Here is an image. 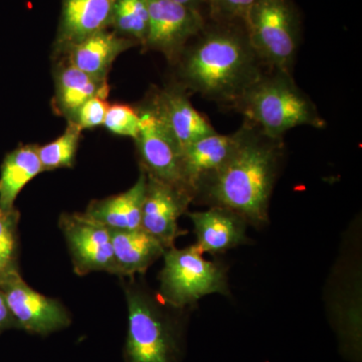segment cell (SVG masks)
I'll return each instance as SVG.
<instances>
[{"mask_svg":"<svg viewBox=\"0 0 362 362\" xmlns=\"http://www.w3.org/2000/svg\"><path fill=\"white\" fill-rule=\"evenodd\" d=\"M246 134V125L233 134L214 132L190 144L181 153L185 185L192 197L201 192L230 161Z\"/></svg>","mask_w":362,"mask_h":362,"instance_id":"11","label":"cell"},{"mask_svg":"<svg viewBox=\"0 0 362 362\" xmlns=\"http://www.w3.org/2000/svg\"><path fill=\"white\" fill-rule=\"evenodd\" d=\"M0 291L20 329L47 335L70 325L71 317L65 307L30 288L18 272L0 282Z\"/></svg>","mask_w":362,"mask_h":362,"instance_id":"8","label":"cell"},{"mask_svg":"<svg viewBox=\"0 0 362 362\" xmlns=\"http://www.w3.org/2000/svg\"><path fill=\"white\" fill-rule=\"evenodd\" d=\"M245 125L246 134L235 156L199 194L211 206L230 209L250 225L262 226L268 221L283 143L247 121Z\"/></svg>","mask_w":362,"mask_h":362,"instance_id":"2","label":"cell"},{"mask_svg":"<svg viewBox=\"0 0 362 362\" xmlns=\"http://www.w3.org/2000/svg\"><path fill=\"white\" fill-rule=\"evenodd\" d=\"M233 107L271 139H282L298 126H326L315 104L295 84L291 74L284 71L264 74Z\"/></svg>","mask_w":362,"mask_h":362,"instance_id":"3","label":"cell"},{"mask_svg":"<svg viewBox=\"0 0 362 362\" xmlns=\"http://www.w3.org/2000/svg\"><path fill=\"white\" fill-rule=\"evenodd\" d=\"M250 45L264 65L291 74L299 47V28L288 0H255L243 21Z\"/></svg>","mask_w":362,"mask_h":362,"instance_id":"4","label":"cell"},{"mask_svg":"<svg viewBox=\"0 0 362 362\" xmlns=\"http://www.w3.org/2000/svg\"><path fill=\"white\" fill-rule=\"evenodd\" d=\"M149 13L148 33L144 47L180 58L192 37L204 30V18L199 9L173 0H146Z\"/></svg>","mask_w":362,"mask_h":362,"instance_id":"9","label":"cell"},{"mask_svg":"<svg viewBox=\"0 0 362 362\" xmlns=\"http://www.w3.org/2000/svg\"><path fill=\"white\" fill-rule=\"evenodd\" d=\"M82 129L73 121L59 138L44 146H39L40 163L45 170L71 168L80 142Z\"/></svg>","mask_w":362,"mask_h":362,"instance_id":"22","label":"cell"},{"mask_svg":"<svg viewBox=\"0 0 362 362\" xmlns=\"http://www.w3.org/2000/svg\"><path fill=\"white\" fill-rule=\"evenodd\" d=\"M147 175L144 170L134 185L123 194L103 201L93 202L86 216L110 230H136L141 228L142 207L146 194Z\"/></svg>","mask_w":362,"mask_h":362,"instance_id":"17","label":"cell"},{"mask_svg":"<svg viewBox=\"0 0 362 362\" xmlns=\"http://www.w3.org/2000/svg\"><path fill=\"white\" fill-rule=\"evenodd\" d=\"M107 80L93 77L68 64L57 77V106L59 112L73 118L85 102L97 95L108 97Z\"/></svg>","mask_w":362,"mask_h":362,"instance_id":"20","label":"cell"},{"mask_svg":"<svg viewBox=\"0 0 362 362\" xmlns=\"http://www.w3.org/2000/svg\"><path fill=\"white\" fill-rule=\"evenodd\" d=\"M139 112L125 104L109 106L103 126L113 134L136 139L139 134Z\"/></svg>","mask_w":362,"mask_h":362,"instance_id":"24","label":"cell"},{"mask_svg":"<svg viewBox=\"0 0 362 362\" xmlns=\"http://www.w3.org/2000/svg\"><path fill=\"white\" fill-rule=\"evenodd\" d=\"M59 226L78 275L94 271L115 274L110 228L85 214L62 216Z\"/></svg>","mask_w":362,"mask_h":362,"instance_id":"10","label":"cell"},{"mask_svg":"<svg viewBox=\"0 0 362 362\" xmlns=\"http://www.w3.org/2000/svg\"><path fill=\"white\" fill-rule=\"evenodd\" d=\"M115 275L133 276L147 271L163 256L165 247L143 228L111 230Z\"/></svg>","mask_w":362,"mask_h":362,"instance_id":"18","label":"cell"},{"mask_svg":"<svg viewBox=\"0 0 362 362\" xmlns=\"http://www.w3.org/2000/svg\"><path fill=\"white\" fill-rule=\"evenodd\" d=\"M187 216L194 226L195 246L202 254H221L249 242L247 221L230 209L211 206L207 211L187 213Z\"/></svg>","mask_w":362,"mask_h":362,"instance_id":"14","label":"cell"},{"mask_svg":"<svg viewBox=\"0 0 362 362\" xmlns=\"http://www.w3.org/2000/svg\"><path fill=\"white\" fill-rule=\"evenodd\" d=\"M137 42L107 30L90 35L68 47V64L93 77L106 80L112 64L119 54Z\"/></svg>","mask_w":362,"mask_h":362,"instance_id":"16","label":"cell"},{"mask_svg":"<svg viewBox=\"0 0 362 362\" xmlns=\"http://www.w3.org/2000/svg\"><path fill=\"white\" fill-rule=\"evenodd\" d=\"M20 213L16 207L0 206V282L18 272V226Z\"/></svg>","mask_w":362,"mask_h":362,"instance_id":"23","label":"cell"},{"mask_svg":"<svg viewBox=\"0 0 362 362\" xmlns=\"http://www.w3.org/2000/svg\"><path fill=\"white\" fill-rule=\"evenodd\" d=\"M139 112V134L136 138L143 170L162 182L190 194L183 177L181 153L153 104Z\"/></svg>","mask_w":362,"mask_h":362,"instance_id":"7","label":"cell"},{"mask_svg":"<svg viewBox=\"0 0 362 362\" xmlns=\"http://www.w3.org/2000/svg\"><path fill=\"white\" fill-rule=\"evenodd\" d=\"M173 1L178 2L192 8L199 9V6L204 2V0H173Z\"/></svg>","mask_w":362,"mask_h":362,"instance_id":"28","label":"cell"},{"mask_svg":"<svg viewBox=\"0 0 362 362\" xmlns=\"http://www.w3.org/2000/svg\"><path fill=\"white\" fill-rule=\"evenodd\" d=\"M213 18L221 21H244L255 0H204Z\"/></svg>","mask_w":362,"mask_h":362,"instance_id":"26","label":"cell"},{"mask_svg":"<svg viewBox=\"0 0 362 362\" xmlns=\"http://www.w3.org/2000/svg\"><path fill=\"white\" fill-rule=\"evenodd\" d=\"M110 105L107 97L97 95L85 102L73 117V122L77 124L81 129H93L103 125L105 116Z\"/></svg>","mask_w":362,"mask_h":362,"instance_id":"25","label":"cell"},{"mask_svg":"<svg viewBox=\"0 0 362 362\" xmlns=\"http://www.w3.org/2000/svg\"><path fill=\"white\" fill-rule=\"evenodd\" d=\"M192 199L187 192L147 175L141 228L158 240L166 250L173 247L175 240L185 235L178 228L177 221Z\"/></svg>","mask_w":362,"mask_h":362,"instance_id":"12","label":"cell"},{"mask_svg":"<svg viewBox=\"0 0 362 362\" xmlns=\"http://www.w3.org/2000/svg\"><path fill=\"white\" fill-rule=\"evenodd\" d=\"M110 25L117 35L144 45L149 26L146 0H116Z\"/></svg>","mask_w":362,"mask_h":362,"instance_id":"21","label":"cell"},{"mask_svg":"<svg viewBox=\"0 0 362 362\" xmlns=\"http://www.w3.org/2000/svg\"><path fill=\"white\" fill-rule=\"evenodd\" d=\"M181 56L185 86L218 103L235 106L265 74L246 32L230 25L202 30Z\"/></svg>","mask_w":362,"mask_h":362,"instance_id":"1","label":"cell"},{"mask_svg":"<svg viewBox=\"0 0 362 362\" xmlns=\"http://www.w3.org/2000/svg\"><path fill=\"white\" fill-rule=\"evenodd\" d=\"M39 146L23 145L9 152L0 169V206L13 209L23 187L44 171Z\"/></svg>","mask_w":362,"mask_h":362,"instance_id":"19","label":"cell"},{"mask_svg":"<svg viewBox=\"0 0 362 362\" xmlns=\"http://www.w3.org/2000/svg\"><path fill=\"white\" fill-rule=\"evenodd\" d=\"M116 0H63L57 42L68 49L107 30Z\"/></svg>","mask_w":362,"mask_h":362,"instance_id":"15","label":"cell"},{"mask_svg":"<svg viewBox=\"0 0 362 362\" xmlns=\"http://www.w3.org/2000/svg\"><path fill=\"white\" fill-rule=\"evenodd\" d=\"M160 296L165 303L183 308L209 294L228 295L226 270L206 261L195 245L185 249L169 247L163 254Z\"/></svg>","mask_w":362,"mask_h":362,"instance_id":"5","label":"cell"},{"mask_svg":"<svg viewBox=\"0 0 362 362\" xmlns=\"http://www.w3.org/2000/svg\"><path fill=\"white\" fill-rule=\"evenodd\" d=\"M11 328H18V324L7 307L4 294L0 291V333Z\"/></svg>","mask_w":362,"mask_h":362,"instance_id":"27","label":"cell"},{"mask_svg":"<svg viewBox=\"0 0 362 362\" xmlns=\"http://www.w3.org/2000/svg\"><path fill=\"white\" fill-rule=\"evenodd\" d=\"M128 334L126 362H178L180 334L163 312L144 293L126 291Z\"/></svg>","mask_w":362,"mask_h":362,"instance_id":"6","label":"cell"},{"mask_svg":"<svg viewBox=\"0 0 362 362\" xmlns=\"http://www.w3.org/2000/svg\"><path fill=\"white\" fill-rule=\"evenodd\" d=\"M152 104L180 153L192 143L216 132L209 119L192 106L187 93L181 88L171 87L162 90Z\"/></svg>","mask_w":362,"mask_h":362,"instance_id":"13","label":"cell"}]
</instances>
